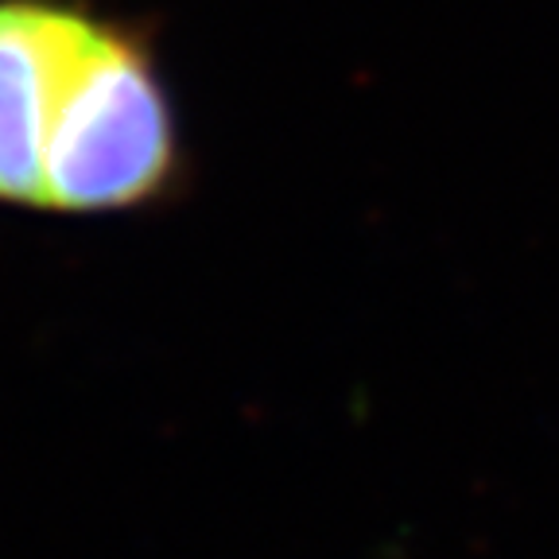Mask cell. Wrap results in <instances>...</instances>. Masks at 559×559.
<instances>
[{"mask_svg":"<svg viewBox=\"0 0 559 559\" xmlns=\"http://www.w3.org/2000/svg\"><path fill=\"white\" fill-rule=\"evenodd\" d=\"M121 9L0 0V210L44 214Z\"/></svg>","mask_w":559,"mask_h":559,"instance_id":"6da1fadb","label":"cell"}]
</instances>
